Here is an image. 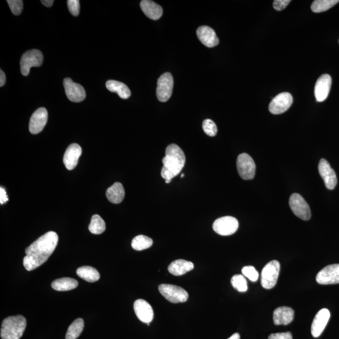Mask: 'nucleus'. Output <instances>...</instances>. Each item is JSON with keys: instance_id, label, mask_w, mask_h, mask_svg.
Segmentation results:
<instances>
[{"instance_id": "34", "label": "nucleus", "mask_w": 339, "mask_h": 339, "mask_svg": "<svg viewBox=\"0 0 339 339\" xmlns=\"http://www.w3.org/2000/svg\"><path fill=\"white\" fill-rule=\"evenodd\" d=\"M242 275L251 281H256L259 278V273L252 266H247L242 269Z\"/></svg>"}, {"instance_id": "9", "label": "nucleus", "mask_w": 339, "mask_h": 339, "mask_svg": "<svg viewBox=\"0 0 339 339\" xmlns=\"http://www.w3.org/2000/svg\"><path fill=\"white\" fill-rule=\"evenodd\" d=\"M174 78L171 73L166 72L158 79L157 96L161 102L167 101L173 91Z\"/></svg>"}, {"instance_id": "26", "label": "nucleus", "mask_w": 339, "mask_h": 339, "mask_svg": "<svg viewBox=\"0 0 339 339\" xmlns=\"http://www.w3.org/2000/svg\"><path fill=\"white\" fill-rule=\"evenodd\" d=\"M79 282L76 279L71 278H62L52 282V288L59 292L69 291L78 287Z\"/></svg>"}, {"instance_id": "6", "label": "nucleus", "mask_w": 339, "mask_h": 339, "mask_svg": "<svg viewBox=\"0 0 339 339\" xmlns=\"http://www.w3.org/2000/svg\"><path fill=\"white\" fill-rule=\"evenodd\" d=\"M44 56L41 51L33 49L27 51L22 55L21 61V72L23 76L29 74L33 67H40L43 63Z\"/></svg>"}, {"instance_id": "25", "label": "nucleus", "mask_w": 339, "mask_h": 339, "mask_svg": "<svg viewBox=\"0 0 339 339\" xmlns=\"http://www.w3.org/2000/svg\"><path fill=\"white\" fill-rule=\"evenodd\" d=\"M106 86L109 91L117 93L118 96L124 100H126L131 96V91L128 87L121 82L109 80L106 82Z\"/></svg>"}, {"instance_id": "11", "label": "nucleus", "mask_w": 339, "mask_h": 339, "mask_svg": "<svg viewBox=\"0 0 339 339\" xmlns=\"http://www.w3.org/2000/svg\"><path fill=\"white\" fill-rule=\"evenodd\" d=\"M293 103V97L289 92H281L271 101L269 111L273 115H279L287 111Z\"/></svg>"}, {"instance_id": "33", "label": "nucleus", "mask_w": 339, "mask_h": 339, "mask_svg": "<svg viewBox=\"0 0 339 339\" xmlns=\"http://www.w3.org/2000/svg\"><path fill=\"white\" fill-rule=\"evenodd\" d=\"M202 128L203 131H204L205 134L209 136V137H214V136H216L217 134V126L213 120L207 119V120L203 121Z\"/></svg>"}, {"instance_id": "38", "label": "nucleus", "mask_w": 339, "mask_h": 339, "mask_svg": "<svg viewBox=\"0 0 339 339\" xmlns=\"http://www.w3.org/2000/svg\"><path fill=\"white\" fill-rule=\"evenodd\" d=\"M268 339H293L292 334L290 332L272 333Z\"/></svg>"}, {"instance_id": "1", "label": "nucleus", "mask_w": 339, "mask_h": 339, "mask_svg": "<svg viewBox=\"0 0 339 339\" xmlns=\"http://www.w3.org/2000/svg\"><path fill=\"white\" fill-rule=\"evenodd\" d=\"M58 241V234L49 231L33 242L25 250L26 256L24 259L25 269L32 271L43 265L54 251Z\"/></svg>"}, {"instance_id": "30", "label": "nucleus", "mask_w": 339, "mask_h": 339, "mask_svg": "<svg viewBox=\"0 0 339 339\" xmlns=\"http://www.w3.org/2000/svg\"><path fill=\"white\" fill-rule=\"evenodd\" d=\"M89 230L92 234H101L106 230L105 222L99 215H94L90 220Z\"/></svg>"}, {"instance_id": "27", "label": "nucleus", "mask_w": 339, "mask_h": 339, "mask_svg": "<svg viewBox=\"0 0 339 339\" xmlns=\"http://www.w3.org/2000/svg\"><path fill=\"white\" fill-rule=\"evenodd\" d=\"M77 275L85 281L90 282H96L100 278V274L96 268L84 266L77 270Z\"/></svg>"}, {"instance_id": "36", "label": "nucleus", "mask_w": 339, "mask_h": 339, "mask_svg": "<svg viewBox=\"0 0 339 339\" xmlns=\"http://www.w3.org/2000/svg\"><path fill=\"white\" fill-rule=\"evenodd\" d=\"M68 8L73 16H77L80 11V2L79 0H69L67 1Z\"/></svg>"}, {"instance_id": "5", "label": "nucleus", "mask_w": 339, "mask_h": 339, "mask_svg": "<svg viewBox=\"0 0 339 339\" xmlns=\"http://www.w3.org/2000/svg\"><path fill=\"white\" fill-rule=\"evenodd\" d=\"M159 292L164 298L171 303H183L189 298V294L184 289L176 285L162 284L158 287Z\"/></svg>"}, {"instance_id": "29", "label": "nucleus", "mask_w": 339, "mask_h": 339, "mask_svg": "<svg viewBox=\"0 0 339 339\" xmlns=\"http://www.w3.org/2000/svg\"><path fill=\"white\" fill-rule=\"evenodd\" d=\"M338 2V0H315L311 5V9L314 13L324 12L330 9Z\"/></svg>"}, {"instance_id": "40", "label": "nucleus", "mask_w": 339, "mask_h": 339, "mask_svg": "<svg viewBox=\"0 0 339 339\" xmlns=\"http://www.w3.org/2000/svg\"><path fill=\"white\" fill-rule=\"evenodd\" d=\"M0 86L2 87L3 86H4L6 82V76L5 74V73L3 70L1 69L0 70Z\"/></svg>"}, {"instance_id": "28", "label": "nucleus", "mask_w": 339, "mask_h": 339, "mask_svg": "<svg viewBox=\"0 0 339 339\" xmlns=\"http://www.w3.org/2000/svg\"><path fill=\"white\" fill-rule=\"evenodd\" d=\"M84 322L83 318H78L72 322L67 330L66 339L78 338L83 331Z\"/></svg>"}, {"instance_id": "41", "label": "nucleus", "mask_w": 339, "mask_h": 339, "mask_svg": "<svg viewBox=\"0 0 339 339\" xmlns=\"http://www.w3.org/2000/svg\"><path fill=\"white\" fill-rule=\"evenodd\" d=\"M53 2H54V1H53V0H42L41 1L42 4L46 7H52Z\"/></svg>"}, {"instance_id": "3", "label": "nucleus", "mask_w": 339, "mask_h": 339, "mask_svg": "<svg viewBox=\"0 0 339 339\" xmlns=\"http://www.w3.org/2000/svg\"><path fill=\"white\" fill-rule=\"evenodd\" d=\"M27 327L26 318L22 315L10 316L2 322V339H20Z\"/></svg>"}, {"instance_id": "37", "label": "nucleus", "mask_w": 339, "mask_h": 339, "mask_svg": "<svg viewBox=\"0 0 339 339\" xmlns=\"http://www.w3.org/2000/svg\"><path fill=\"white\" fill-rule=\"evenodd\" d=\"M290 2V0H275L273 2V7L277 11H281L284 10Z\"/></svg>"}, {"instance_id": "31", "label": "nucleus", "mask_w": 339, "mask_h": 339, "mask_svg": "<svg viewBox=\"0 0 339 339\" xmlns=\"http://www.w3.org/2000/svg\"><path fill=\"white\" fill-rule=\"evenodd\" d=\"M153 240L148 236L139 235L136 236L131 242V247L137 251H142L150 248Z\"/></svg>"}, {"instance_id": "21", "label": "nucleus", "mask_w": 339, "mask_h": 339, "mask_svg": "<svg viewBox=\"0 0 339 339\" xmlns=\"http://www.w3.org/2000/svg\"><path fill=\"white\" fill-rule=\"evenodd\" d=\"M295 312L292 308L281 307L277 308L273 312V322L276 326H287L292 323Z\"/></svg>"}, {"instance_id": "39", "label": "nucleus", "mask_w": 339, "mask_h": 339, "mask_svg": "<svg viewBox=\"0 0 339 339\" xmlns=\"http://www.w3.org/2000/svg\"><path fill=\"white\" fill-rule=\"evenodd\" d=\"M8 201V197L7 196V192H6L5 189L1 186V188H0V203L3 205Z\"/></svg>"}, {"instance_id": "22", "label": "nucleus", "mask_w": 339, "mask_h": 339, "mask_svg": "<svg viewBox=\"0 0 339 339\" xmlns=\"http://www.w3.org/2000/svg\"><path fill=\"white\" fill-rule=\"evenodd\" d=\"M140 7L143 13L149 18L157 21L162 16V8L159 5L150 0H143L140 3Z\"/></svg>"}, {"instance_id": "20", "label": "nucleus", "mask_w": 339, "mask_h": 339, "mask_svg": "<svg viewBox=\"0 0 339 339\" xmlns=\"http://www.w3.org/2000/svg\"><path fill=\"white\" fill-rule=\"evenodd\" d=\"M197 35L199 41L209 48L216 47L219 43V40L213 28L208 26L198 28Z\"/></svg>"}, {"instance_id": "17", "label": "nucleus", "mask_w": 339, "mask_h": 339, "mask_svg": "<svg viewBox=\"0 0 339 339\" xmlns=\"http://www.w3.org/2000/svg\"><path fill=\"white\" fill-rule=\"evenodd\" d=\"M330 318V313L329 310L323 309L318 311L313 319L311 327V332L313 337H318L322 334Z\"/></svg>"}, {"instance_id": "8", "label": "nucleus", "mask_w": 339, "mask_h": 339, "mask_svg": "<svg viewBox=\"0 0 339 339\" xmlns=\"http://www.w3.org/2000/svg\"><path fill=\"white\" fill-rule=\"evenodd\" d=\"M213 230L221 236H230L236 233L239 228V222L235 217L225 216L215 220Z\"/></svg>"}, {"instance_id": "12", "label": "nucleus", "mask_w": 339, "mask_h": 339, "mask_svg": "<svg viewBox=\"0 0 339 339\" xmlns=\"http://www.w3.org/2000/svg\"><path fill=\"white\" fill-rule=\"evenodd\" d=\"M316 281L321 285L339 284V264L327 266L319 271Z\"/></svg>"}, {"instance_id": "23", "label": "nucleus", "mask_w": 339, "mask_h": 339, "mask_svg": "<svg viewBox=\"0 0 339 339\" xmlns=\"http://www.w3.org/2000/svg\"><path fill=\"white\" fill-rule=\"evenodd\" d=\"M194 265L184 259H177L168 266V270L172 275L181 276L193 270Z\"/></svg>"}, {"instance_id": "13", "label": "nucleus", "mask_w": 339, "mask_h": 339, "mask_svg": "<svg viewBox=\"0 0 339 339\" xmlns=\"http://www.w3.org/2000/svg\"><path fill=\"white\" fill-rule=\"evenodd\" d=\"M64 86L67 97L70 101L79 103L86 98V94L84 87L81 85L73 82L71 79H65Z\"/></svg>"}, {"instance_id": "32", "label": "nucleus", "mask_w": 339, "mask_h": 339, "mask_svg": "<svg viewBox=\"0 0 339 339\" xmlns=\"http://www.w3.org/2000/svg\"><path fill=\"white\" fill-rule=\"evenodd\" d=\"M231 284L239 292H245L248 290L247 279L241 275H236L231 278Z\"/></svg>"}, {"instance_id": "35", "label": "nucleus", "mask_w": 339, "mask_h": 339, "mask_svg": "<svg viewBox=\"0 0 339 339\" xmlns=\"http://www.w3.org/2000/svg\"><path fill=\"white\" fill-rule=\"evenodd\" d=\"M7 3L14 15H19L22 13L24 4L21 0H8Z\"/></svg>"}, {"instance_id": "10", "label": "nucleus", "mask_w": 339, "mask_h": 339, "mask_svg": "<svg viewBox=\"0 0 339 339\" xmlns=\"http://www.w3.org/2000/svg\"><path fill=\"white\" fill-rule=\"evenodd\" d=\"M289 205L295 216L304 220L311 218V211L309 204L300 195L293 194L290 196Z\"/></svg>"}, {"instance_id": "44", "label": "nucleus", "mask_w": 339, "mask_h": 339, "mask_svg": "<svg viewBox=\"0 0 339 339\" xmlns=\"http://www.w3.org/2000/svg\"><path fill=\"white\" fill-rule=\"evenodd\" d=\"M338 43H339V41H338Z\"/></svg>"}, {"instance_id": "4", "label": "nucleus", "mask_w": 339, "mask_h": 339, "mask_svg": "<svg viewBox=\"0 0 339 339\" xmlns=\"http://www.w3.org/2000/svg\"><path fill=\"white\" fill-rule=\"evenodd\" d=\"M280 264L273 260L265 265L261 272V284L265 289L270 290L275 286L278 280Z\"/></svg>"}, {"instance_id": "7", "label": "nucleus", "mask_w": 339, "mask_h": 339, "mask_svg": "<svg viewBox=\"0 0 339 339\" xmlns=\"http://www.w3.org/2000/svg\"><path fill=\"white\" fill-rule=\"evenodd\" d=\"M237 168L239 176L244 180H252L255 176L256 164L247 154H240L237 159Z\"/></svg>"}, {"instance_id": "15", "label": "nucleus", "mask_w": 339, "mask_h": 339, "mask_svg": "<svg viewBox=\"0 0 339 339\" xmlns=\"http://www.w3.org/2000/svg\"><path fill=\"white\" fill-rule=\"evenodd\" d=\"M48 120V112L45 107H40L30 118L29 131L31 134L35 135L41 133L46 125Z\"/></svg>"}, {"instance_id": "18", "label": "nucleus", "mask_w": 339, "mask_h": 339, "mask_svg": "<svg viewBox=\"0 0 339 339\" xmlns=\"http://www.w3.org/2000/svg\"><path fill=\"white\" fill-rule=\"evenodd\" d=\"M332 78L329 74H323L318 79L315 86V96L316 101L323 102L329 96L331 88Z\"/></svg>"}, {"instance_id": "42", "label": "nucleus", "mask_w": 339, "mask_h": 339, "mask_svg": "<svg viewBox=\"0 0 339 339\" xmlns=\"http://www.w3.org/2000/svg\"><path fill=\"white\" fill-rule=\"evenodd\" d=\"M240 338H241V337H240L239 333H234L233 335L231 336V337L228 339H240Z\"/></svg>"}, {"instance_id": "2", "label": "nucleus", "mask_w": 339, "mask_h": 339, "mask_svg": "<svg viewBox=\"0 0 339 339\" xmlns=\"http://www.w3.org/2000/svg\"><path fill=\"white\" fill-rule=\"evenodd\" d=\"M162 162L161 176L165 179L166 183H169L173 178L180 174L184 167V153L176 144H171L166 148L165 156L163 158Z\"/></svg>"}, {"instance_id": "19", "label": "nucleus", "mask_w": 339, "mask_h": 339, "mask_svg": "<svg viewBox=\"0 0 339 339\" xmlns=\"http://www.w3.org/2000/svg\"><path fill=\"white\" fill-rule=\"evenodd\" d=\"M82 154V148L77 143L71 144L65 152L63 162L69 171H72L77 166L79 158Z\"/></svg>"}, {"instance_id": "14", "label": "nucleus", "mask_w": 339, "mask_h": 339, "mask_svg": "<svg viewBox=\"0 0 339 339\" xmlns=\"http://www.w3.org/2000/svg\"><path fill=\"white\" fill-rule=\"evenodd\" d=\"M318 172L324 181L326 187L329 190L334 189L337 183V176L329 163L324 158H322L319 162Z\"/></svg>"}, {"instance_id": "16", "label": "nucleus", "mask_w": 339, "mask_h": 339, "mask_svg": "<svg viewBox=\"0 0 339 339\" xmlns=\"http://www.w3.org/2000/svg\"><path fill=\"white\" fill-rule=\"evenodd\" d=\"M134 310L138 318L143 323L149 324L154 319V310L151 305L144 299H139L135 301Z\"/></svg>"}, {"instance_id": "43", "label": "nucleus", "mask_w": 339, "mask_h": 339, "mask_svg": "<svg viewBox=\"0 0 339 339\" xmlns=\"http://www.w3.org/2000/svg\"><path fill=\"white\" fill-rule=\"evenodd\" d=\"M183 176H184V174L181 175V177H183Z\"/></svg>"}, {"instance_id": "24", "label": "nucleus", "mask_w": 339, "mask_h": 339, "mask_svg": "<svg viewBox=\"0 0 339 339\" xmlns=\"http://www.w3.org/2000/svg\"><path fill=\"white\" fill-rule=\"evenodd\" d=\"M125 192L122 184L120 182H116L106 191V197L109 202L112 203H120L123 201Z\"/></svg>"}]
</instances>
